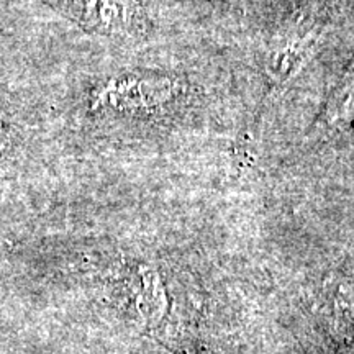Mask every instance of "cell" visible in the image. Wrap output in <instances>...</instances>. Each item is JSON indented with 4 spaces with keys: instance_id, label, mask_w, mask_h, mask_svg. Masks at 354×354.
I'll return each instance as SVG.
<instances>
[{
    "instance_id": "2",
    "label": "cell",
    "mask_w": 354,
    "mask_h": 354,
    "mask_svg": "<svg viewBox=\"0 0 354 354\" xmlns=\"http://www.w3.org/2000/svg\"><path fill=\"white\" fill-rule=\"evenodd\" d=\"M20 135L13 118L0 109V161L10 158L13 151L19 148Z\"/></svg>"
},
{
    "instance_id": "1",
    "label": "cell",
    "mask_w": 354,
    "mask_h": 354,
    "mask_svg": "<svg viewBox=\"0 0 354 354\" xmlns=\"http://www.w3.org/2000/svg\"><path fill=\"white\" fill-rule=\"evenodd\" d=\"M84 26L102 33H123L136 19L133 0H56Z\"/></svg>"
}]
</instances>
